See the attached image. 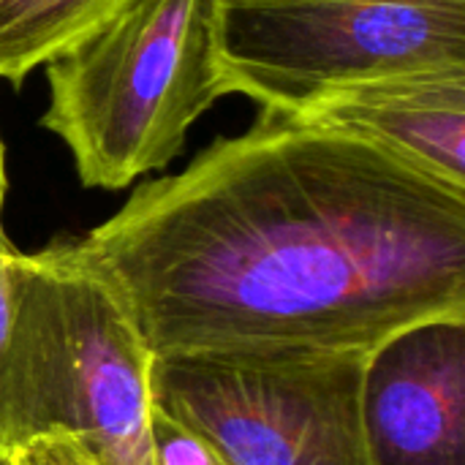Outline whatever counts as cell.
<instances>
[{"label": "cell", "mask_w": 465, "mask_h": 465, "mask_svg": "<svg viewBox=\"0 0 465 465\" xmlns=\"http://www.w3.org/2000/svg\"><path fill=\"white\" fill-rule=\"evenodd\" d=\"M54 245L153 357H368L465 319V188L272 109Z\"/></svg>", "instance_id": "obj_1"}, {"label": "cell", "mask_w": 465, "mask_h": 465, "mask_svg": "<svg viewBox=\"0 0 465 465\" xmlns=\"http://www.w3.org/2000/svg\"><path fill=\"white\" fill-rule=\"evenodd\" d=\"M0 455L65 433L101 465H153V354L120 300L54 242L11 253Z\"/></svg>", "instance_id": "obj_2"}, {"label": "cell", "mask_w": 465, "mask_h": 465, "mask_svg": "<svg viewBox=\"0 0 465 465\" xmlns=\"http://www.w3.org/2000/svg\"><path fill=\"white\" fill-rule=\"evenodd\" d=\"M44 65L41 128L71 150L82 185L101 191L166 169L226 95L215 0H134Z\"/></svg>", "instance_id": "obj_3"}, {"label": "cell", "mask_w": 465, "mask_h": 465, "mask_svg": "<svg viewBox=\"0 0 465 465\" xmlns=\"http://www.w3.org/2000/svg\"><path fill=\"white\" fill-rule=\"evenodd\" d=\"M226 95L297 114L387 76L465 65V0H215Z\"/></svg>", "instance_id": "obj_4"}, {"label": "cell", "mask_w": 465, "mask_h": 465, "mask_svg": "<svg viewBox=\"0 0 465 465\" xmlns=\"http://www.w3.org/2000/svg\"><path fill=\"white\" fill-rule=\"evenodd\" d=\"M368 357H155L153 406L226 465H371Z\"/></svg>", "instance_id": "obj_5"}, {"label": "cell", "mask_w": 465, "mask_h": 465, "mask_svg": "<svg viewBox=\"0 0 465 465\" xmlns=\"http://www.w3.org/2000/svg\"><path fill=\"white\" fill-rule=\"evenodd\" d=\"M371 465H465V319L414 324L365 360Z\"/></svg>", "instance_id": "obj_6"}, {"label": "cell", "mask_w": 465, "mask_h": 465, "mask_svg": "<svg viewBox=\"0 0 465 465\" xmlns=\"http://www.w3.org/2000/svg\"><path fill=\"white\" fill-rule=\"evenodd\" d=\"M294 117L362 139L465 188V65L351 84Z\"/></svg>", "instance_id": "obj_7"}, {"label": "cell", "mask_w": 465, "mask_h": 465, "mask_svg": "<svg viewBox=\"0 0 465 465\" xmlns=\"http://www.w3.org/2000/svg\"><path fill=\"white\" fill-rule=\"evenodd\" d=\"M134 0H0V79L14 87Z\"/></svg>", "instance_id": "obj_8"}, {"label": "cell", "mask_w": 465, "mask_h": 465, "mask_svg": "<svg viewBox=\"0 0 465 465\" xmlns=\"http://www.w3.org/2000/svg\"><path fill=\"white\" fill-rule=\"evenodd\" d=\"M150 458L153 465H226L207 439L155 406L150 420Z\"/></svg>", "instance_id": "obj_9"}, {"label": "cell", "mask_w": 465, "mask_h": 465, "mask_svg": "<svg viewBox=\"0 0 465 465\" xmlns=\"http://www.w3.org/2000/svg\"><path fill=\"white\" fill-rule=\"evenodd\" d=\"M0 465H101L76 439L52 433L0 455Z\"/></svg>", "instance_id": "obj_10"}, {"label": "cell", "mask_w": 465, "mask_h": 465, "mask_svg": "<svg viewBox=\"0 0 465 465\" xmlns=\"http://www.w3.org/2000/svg\"><path fill=\"white\" fill-rule=\"evenodd\" d=\"M16 248L11 245L5 229H3V218H0V349L8 332V322H11V278H8V264H11V253Z\"/></svg>", "instance_id": "obj_11"}, {"label": "cell", "mask_w": 465, "mask_h": 465, "mask_svg": "<svg viewBox=\"0 0 465 465\" xmlns=\"http://www.w3.org/2000/svg\"><path fill=\"white\" fill-rule=\"evenodd\" d=\"M5 163H3V144H0V215H3V199H5Z\"/></svg>", "instance_id": "obj_12"}]
</instances>
